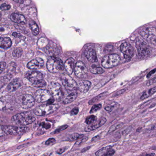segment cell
<instances>
[{
	"instance_id": "obj_1",
	"label": "cell",
	"mask_w": 156,
	"mask_h": 156,
	"mask_svg": "<svg viewBox=\"0 0 156 156\" xmlns=\"http://www.w3.org/2000/svg\"><path fill=\"white\" fill-rule=\"evenodd\" d=\"M35 117L31 112H25L15 115L12 117V121L18 126H25L31 124L35 120Z\"/></svg>"
},
{
	"instance_id": "obj_2",
	"label": "cell",
	"mask_w": 156,
	"mask_h": 156,
	"mask_svg": "<svg viewBox=\"0 0 156 156\" xmlns=\"http://www.w3.org/2000/svg\"><path fill=\"white\" fill-rule=\"evenodd\" d=\"M25 76L35 87H44L46 85L43 74L40 72L37 71L28 72L26 74Z\"/></svg>"
},
{
	"instance_id": "obj_3",
	"label": "cell",
	"mask_w": 156,
	"mask_h": 156,
	"mask_svg": "<svg viewBox=\"0 0 156 156\" xmlns=\"http://www.w3.org/2000/svg\"><path fill=\"white\" fill-rule=\"evenodd\" d=\"M29 130L27 127L0 125V137L5 135H18L23 134Z\"/></svg>"
},
{
	"instance_id": "obj_4",
	"label": "cell",
	"mask_w": 156,
	"mask_h": 156,
	"mask_svg": "<svg viewBox=\"0 0 156 156\" xmlns=\"http://www.w3.org/2000/svg\"><path fill=\"white\" fill-rule=\"evenodd\" d=\"M47 67L48 71L53 73L62 72L64 68L62 60L54 56L51 57L47 61Z\"/></svg>"
},
{
	"instance_id": "obj_5",
	"label": "cell",
	"mask_w": 156,
	"mask_h": 156,
	"mask_svg": "<svg viewBox=\"0 0 156 156\" xmlns=\"http://www.w3.org/2000/svg\"><path fill=\"white\" fill-rule=\"evenodd\" d=\"M59 107V106L57 104L43 105L36 107L34 110V113L36 115H47L54 113Z\"/></svg>"
},
{
	"instance_id": "obj_6",
	"label": "cell",
	"mask_w": 156,
	"mask_h": 156,
	"mask_svg": "<svg viewBox=\"0 0 156 156\" xmlns=\"http://www.w3.org/2000/svg\"><path fill=\"white\" fill-rule=\"evenodd\" d=\"M140 34L147 41L156 45V29L154 27H146L140 31Z\"/></svg>"
},
{
	"instance_id": "obj_7",
	"label": "cell",
	"mask_w": 156,
	"mask_h": 156,
	"mask_svg": "<svg viewBox=\"0 0 156 156\" xmlns=\"http://www.w3.org/2000/svg\"><path fill=\"white\" fill-rule=\"evenodd\" d=\"M120 61V57L116 54L108 55L103 57L101 65L105 68H112L117 66Z\"/></svg>"
},
{
	"instance_id": "obj_8",
	"label": "cell",
	"mask_w": 156,
	"mask_h": 156,
	"mask_svg": "<svg viewBox=\"0 0 156 156\" xmlns=\"http://www.w3.org/2000/svg\"><path fill=\"white\" fill-rule=\"evenodd\" d=\"M61 79L63 85L67 91L69 92L76 91L78 88L76 82L70 76L64 74L61 76Z\"/></svg>"
},
{
	"instance_id": "obj_9",
	"label": "cell",
	"mask_w": 156,
	"mask_h": 156,
	"mask_svg": "<svg viewBox=\"0 0 156 156\" xmlns=\"http://www.w3.org/2000/svg\"><path fill=\"white\" fill-rule=\"evenodd\" d=\"M49 90L54 99L55 100H61L64 96L62 87L58 83L54 82L51 83L49 87Z\"/></svg>"
},
{
	"instance_id": "obj_10",
	"label": "cell",
	"mask_w": 156,
	"mask_h": 156,
	"mask_svg": "<svg viewBox=\"0 0 156 156\" xmlns=\"http://www.w3.org/2000/svg\"><path fill=\"white\" fill-rule=\"evenodd\" d=\"M120 50L124 55V58L127 62H129L134 56V52L133 47L128 43L124 42L121 44Z\"/></svg>"
},
{
	"instance_id": "obj_11",
	"label": "cell",
	"mask_w": 156,
	"mask_h": 156,
	"mask_svg": "<svg viewBox=\"0 0 156 156\" xmlns=\"http://www.w3.org/2000/svg\"><path fill=\"white\" fill-rule=\"evenodd\" d=\"M136 44L138 54L140 56L145 57L150 55L151 50L145 42L142 41H137Z\"/></svg>"
},
{
	"instance_id": "obj_12",
	"label": "cell",
	"mask_w": 156,
	"mask_h": 156,
	"mask_svg": "<svg viewBox=\"0 0 156 156\" xmlns=\"http://www.w3.org/2000/svg\"><path fill=\"white\" fill-rule=\"evenodd\" d=\"M51 98V93L49 91L45 89L37 90L34 95L35 100L38 103H43L48 101Z\"/></svg>"
},
{
	"instance_id": "obj_13",
	"label": "cell",
	"mask_w": 156,
	"mask_h": 156,
	"mask_svg": "<svg viewBox=\"0 0 156 156\" xmlns=\"http://www.w3.org/2000/svg\"><path fill=\"white\" fill-rule=\"evenodd\" d=\"M87 68L85 65L81 61H78L76 64L75 67V73L76 76L79 78L85 77L87 74Z\"/></svg>"
},
{
	"instance_id": "obj_14",
	"label": "cell",
	"mask_w": 156,
	"mask_h": 156,
	"mask_svg": "<svg viewBox=\"0 0 156 156\" xmlns=\"http://www.w3.org/2000/svg\"><path fill=\"white\" fill-rule=\"evenodd\" d=\"M106 121V119L105 118L101 117L99 119L96 120L93 123L85 127L84 129L86 132H89L92 130L95 129H96L99 127L101 126H103Z\"/></svg>"
},
{
	"instance_id": "obj_15",
	"label": "cell",
	"mask_w": 156,
	"mask_h": 156,
	"mask_svg": "<svg viewBox=\"0 0 156 156\" xmlns=\"http://www.w3.org/2000/svg\"><path fill=\"white\" fill-rule=\"evenodd\" d=\"M35 104V98L32 95L25 94L23 96L22 99V107L23 108L27 109L30 108Z\"/></svg>"
},
{
	"instance_id": "obj_16",
	"label": "cell",
	"mask_w": 156,
	"mask_h": 156,
	"mask_svg": "<svg viewBox=\"0 0 156 156\" xmlns=\"http://www.w3.org/2000/svg\"><path fill=\"white\" fill-rule=\"evenodd\" d=\"M43 60L40 58H36L30 61L27 64V67L30 70H36L42 68L44 65Z\"/></svg>"
},
{
	"instance_id": "obj_17",
	"label": "cell",
	"mask_w": 156,
	"mask_h": 156,
	"mask_svg": "<svg viewBox=\"0 0 156 156\" xmlns=\"http://www.w3.org/2000/svg\"><path fill=\"white\" fill-rule=\"evenodd\" d=\"M85 55L90 62H95L97 61L95 51L92 48H88L85 51Z\"/></svg>"
},
{
	"instance_id": "obj_18",
	"label": "cell",
	"mask_w": 156,
	"mask_h": 156,
	"mask_svg": "<svg viewBox=\"0 0 156 156\" xmlns=\"http://www.w3.org/2000/svg\"><path fill=\"white\" fill-rule=\"evenodd\" d=\"M10 19L12 21L18 24H25L26 23V20L25 17L19 13H12L10 16Z\"/></svg>"
},
{
	"instance_id": "obj_19",
	"label": "cell",
	"mask_w": 156,
	"mask_h": 156,
	"mask_svg": "<svg viewBox=\"0 0 156 156\" xmlns=\"http://www.w3.org/2000/svg\"><path fill=\"white\" fill-rule=\"evenodd\" d=\"M68 93L66 95L63 100V104H68L75 101L77 97V93L76 91H68Z\"/></svg>"
},
{
	"instance_id": "obj_20",
	"label": "cell",
	"mask_w": 156,
	"mask_h": 156,
	"mask_svg": "<svg viewBox=\"0 0 156 156\" xmlns=\"http://www.w3.org/2000/svg\"><path fill=\"white\" fill-rule=\"evenodd\" d=\"M74 63H75V60L72 58H68L65 62L64 67L66 72L69 74H71L74 71V66H75Z\"/></svg>"
},
{
	"instance_id": "obj_21",
	"label": "cell",
	"mask_w": 156,
	"mask_h": 156,
	"mask_svg": "<svg viewBox=\"0 0 156 156\" xmlns=\"http://www.w3.org/2000/svg\"><path fill=\"white\" fill-rule=\"evenodd\" d=\"M21 86V83L18 79L13 80L7 86V88L8 91L11 92L16 91Z\"/></svg>"
},
{
	"instance_id": "obj_22",
	"label": "cell",
	"mask_w": 156,
	"mask_h": 156,
	"mask_svg": "<svg viewBox=\"0 0 156 156\" xmlns=\"http://www.w3.org/2000/svg\"><path fill=\"white\" fill-rule=\"evenodd\" d=\"M91 84V83L89 81L83 80L79 83V84L78 86L81 92L86 93L90 88Z\"/></svg>"
},
{
	"instance_id": "obj_23",
	"label": "cell",
	"mask_w": 156,
	"mask_h": 156,
	"mask_svg": "<svg viewBox=\"0 0 156 156\" xmlns=\"http://www.w3.org/2000/svg\"><path fill=\"white\" fill-rule=\"evenodd\" d=\"M12 42L8 37H0V47L3 49H8L12 46Z\"/></svg>"
},
{
	"instance_id": "obj_24",
	"label": "cell",
	"mask_w": 156,
	"mask_h": 156,
	"mask_svg": "<svg viewBox=\"0 0 156 156\" xmlns=\"http://www.w3.org/2000/svg\"><path fill=\"white\" fill-rule=\"evenodd\" d=\"M119 104L116 102H113L105 107V110L109 113H113L119 107Z\"/></svg>"
},
{
	"instance_id": "obj_25",
	"label": "cell",
	"mask_w": 156,
	"mask_h": 156,
	"mask_svg": "<svg viewBox=\"0 0 156 156\" xmlns=\"http://www.w3.org/2000/svg\"><path fill=\"white\" fill-rule=\"evenodd\" d=\"M156 92V87H152L151 89H149L147 91H145L143 93V94L140 97V99L141 100H144L146 98H148L149 97L155 94Z\"/></svg>"
},
{
	"instance_id": "obj_26",
	"label": "cell",
	"mask_w": 156,
	"mask_h": 156,
	"mask_svg": "<svg viewBox=\"0 0 156 156\" xmlns=\"http://www.w3.org/2000/svg\"><path fill=\"white\" fill-rule=\"evenodd\" d=\"M107 95V93L106 92L102 93V94L99 95H98L96 97L94 98L91 99V100L88 102V104H89V105H93V104H95V103H96V102H99V101L105 98L106 96Z\"/></svg>"
},
{
	"instance_id": "obj_27",
	"label": "cell",
	"mask_w": 156,
	"mask_h": 156,
	"mask_svg": "<svg viewBox=\"0 0 156 156\" xmlns=\"http://www.w3.org/2000/svg\"><path fill=\"white\" fill-rule=\"evenodd\" d=\"M29 26L33 35H37L39 34V30L36 23L35 22L32 21L29 23Z\"/></svg>"
},
{
	"instance_id": "obj_28",
	"label": "cell",
	"mask_w": 156,
	"mask_h": 156,
	"mask_svg": "<svg viewBox=\"0 0 156 156\" xmlns=\"http://www.w3.org/2000/svg\"><path fill=\"white\" fill-rule=\"evenodd\" d=\"M90 71L91 73L95 74H101L104 73V70L99 66H92L90 67Z\"/></svg>"
},
{
	"instance_id": "obj_29",
	"label": "cell",
	"mask_w": 156,
	"mask_h": 156,
	"mask_svg": "<svg viewBox=\"0 0 156 156\" xmlns=\"http://www.w3.org/2000/svg\"><path fill=\"white\" fill-rule=\"evenodd\" d=\"M110 147H105L99 150L96 151L95 153V155L96 156H105L108 150L110 148Z\"/></svg>"
},
{
	"instance_id": "obj_30",
	"label": "cell",
	"mask_w": 156,
	"mask_h": 156,
	"mask_svg": "<svg viewBox=\"0 0 156 156\" xmlns=\"http://www.w3.org/2000/svg\"><path fill=\"white\" fill-rule=\"evenodd\" d=\"M23 50L21 48H16L12 52V55L15 58H19L22 55Z\"/></svg>"
},
{
	"instance_id": "obj_31",
	"label": "cell",
	"mask_w": 156,
	"mask_h": 156,
	"mask_svg": "<svg viewBox=\"0 0 156 156\" xmlns=\"http://www.w3.org/2000/svg\"><path fill=\"white\" fill-rule=\"evenodd\" d=\"M84 136V135H80L79 134H77V133H75V134H72L70 137H69V140H77L81 138Z\"/></svg>"
},
{
	"instance_id": "obj_32",
	"label": "cell",
	"mask_w": 156,
	"mask_h": 156,
	"mask_svg": "<svg viewBox=\"0 0 156 156\" xmlns=\"http://www.w3.org/2000/svg\"><path fill=\"white\" fill-rule=\"evenodd\" d=\"M96 119V117L95 116V115H90L85 120V122L87 125H89L95 121Z\"/></svg>"
},
{
	"instance_id": "obj_33",
	"label": "cell",
	"mask_w": 156,
	"mask_h": 156,
	"mask_svg": "<svg viewBox=\"0 0 156 156\" xmlns=\"http://www.w3.org/2000/svg\"><path fill=\"white\" fill-rule=\"evenodd\" d=\"M102 107V106L100 104H98V105H94L93 106L92 108H91V109H90V113H94L96 111H98Z\"/></svg>"
},
{
	"instance_id": "obj_34",
	"label": "cell",
	"mask_w": 156,
	"mask_h": 156,
	"mask_svg": "<svg viewBox=\"0 0 156 156\" xmlns=\"http://www.w3.org/2000/svg\"><path fill=\"white\" fill-rule=\"evenodd\" d=\"M122 126H123V124H122V123H119V124H117L114 125V126H112L110 128L109 130V132H113L114 130L119 128L120 127Z\"/></svg>"
},
{
	"instance_id": "obj_35",
	"label": "cell",
	"mask_w": 156,
	"mask_h": 156,
	"mask_svg": "<svg viewBox=\"0 0 156 156\" xmlns=\"http://www.w3.org/2000/svg\"><path fill=\"white\" fill-rule=\"evenodd\" d=\"M11 7L10 5H8L6 3H3L0 7V9L2 11L8 10L10 9Z\"/></svg>"
},
{
	"instance_id": "obj_36",
	"label": "cell",
	"mask_w": 156,
	"mask_h": 156,
	"mask_svg": "<svg viewBox=\"0 0 156 156\" xmlns=\"http://www.w3.org/2000/svg\"><path fill=\"white\" fill-rule=\"evenodd\" d=\"M68 127V126H66V125L59 127L57 129L55 130L54 133V134H57V133H59V132H61V131H63V130H64L66 129Z\"/></svg>"
},
{
	"instance_id": "obj_37",
	"label": "cell",
	"mask_w": 156,
	"mask_h": 156,
	"mask_svg": "<svg viewBox=\"0 0 156 156\" xmlns=\"http://www.w3.org/2000/svg\"><path fill=\"white\" fill-rule=\"evenodd\" d=\"M156 83V77H154V78L151 79V80H148V81L147 82L146 85H147V86H151V85L155 83Z\"/></svg>"
},
{
	"instance_id": "obj_38",
	"label": "cell",
	"mask_w": 156,
	"mask_h": 156,
	"mask_svg": "<svg viewBox=\"0 0 156 156\" xmlns=\"http://www.w3.org/2000/svg\"><path fill=\"white\" fill-rule=\"evenodd\" d=\"M87 140L88 138L87 137H83L78 140L76 144L80 145V144H82V143H84L85 141H86Z\"/></svg>"
},
{
	"instance_id": "obj_39",
	"label": "cell",
	"mask_w": 156,
	"mask_h": 156,
	"mask_svg": "<svg viewBox=\"0 0 156 156\" xmlns=\"http://www.w3.org/2000/svg\"><path fill=\"white\" fill-rule=\"evenodd\" d=\"M55 142V139L53 138H51L46 141L45 144L46 145H50L54 143Z\"/></svg>"
},
{
	"instance_id": "obj_40",
	"label": "cell",
	"mask_w": 156,
	"mask_h": 156,
	"mask_svg": "<svg viewBox=\"0 0 156 156\" xmlns=\"http://www.w3.org/2000/svg\"><path fill=\"white\" fill-rule=\"evenodd\" d=\"M6 66V63L5 62H0V74L4 70Z\"/></svg>"
},
{
	"instance_id": "obj_41",
	"label": "cell",
	"mask_w": 156,
	"mask_h": 156,
	"mask_svg": "<svg viewBox=\"0 0 156 156\" xmlns=\"http://www.w3.org/2000/svg\"><path fill=\"white\" fill-rule=\"evenodd\" d=\"M7 27H0V34H4L3 33H7Z\"/></svg>"
},
{
	"instance_id": "obj_42",
	"label": "cell",
	"mask_w": 156,
	"mask_h": 156,
	"mask_svg": "<svg viewBox=\"0 0 156 156\" xmlns=\"http://www.w3.org/2000/svg\"><path fill=\"white\" fill-rule=\"evenodd\" d=\"M114 153H115V151L113 149L110 148L108 150L107 152H106L105 156H112V155H114Z\"/></svg>"
},
{
	"instance_id": "obj_43",
	"label": "cell",
	"mask_w": 156,
	"mask_h": 156,
	"mask_svg": "<svg viewBox=\"0 0 156 156\" xmlns=\"http://www.w3.org/2000/svg\"><path fill=\"white\" fill-rule=\"evenodd\" d=\"M43 127L45 129H48L50 128V127H51V125H50L49 123H45V122H43L41 124Z\"/></svg>"
},
{
	"instance_id": "obj_44",
	"label": "cell",
	"mask_w": 156,
	"mask_h": 156,
	"mask_svg": "<svg viewBox=\"0 0 156 156\" xmlns=\"http://www.w3.org/2000/svg\"><path fill=\"white\" fill-rule=\"evenodd\" d=\"M156 73V68H155V69H153V70L151 71L148 73L147 74V78H149L151 76H152V75L154 74V73Z\"/></svg>"
},
{
	"instance_id": "obj_45",
	"label": "cell",
	"mask_w": 156,
	"mask_h": 156,
	"mask_svg": "<svg viewBox=\"0 0 156 156\" xmlns=\"http://www.w3.org/2000/svg\"><path fill=\"white\" fill-rule=\"evenodd\" d=\"M78 108H73L72 109V111H71V115H76L78 113Z\"/></svg>"
},
{
	"instance_id": "obj_46",
	"label": "cell",
	"mask_w": 156,
	"mask_h": 156,
	"mask_svg": "<svg viewBox=\"0 0 156 156\" xmlns=\"http://www.w3.org/2000/svg\"><path fill=\"white\" fill-rule=\"evenodd\" d=\"M66 148H62L59 149L57 151V153H58V154H62V153L64 152Z\"/></svg>"
},
{
	"instance_id": "obj_47",
	"label": "cell",
	"mask_w": 156,
	"mask_h": 156,
	"mask_svg": "<svg viewBox=\"0 0 156 156\" xmlns=\"http://www.w3.org/2000/svg\"><path fill=\"white\" fill-rule=\"evenodd\" d=\"M12 36H14L16 38H20V36H22V35H20L19 34H17L16 32H14L12 33Z\"/></svg>"
},
{
	"instance_id": "obj_48",
	"label": "cell",
	"mask_w": 156,
	"mask_h": 156,
	"mask_svg": "<svg viewBox=\"0 0 156 156\" xmlns=\"http://www.w3.org/2000/svg\"><path fill=\"white\" fill-rule=\"evenodd\" d=\"M16 3H19V4H23V3L24 0H13Z\"/></svg>"
},
{
	"instance_id": "obj_49",
	"label": "cell",
	"mask_w": 156,
	"mask_h": 156,
	"mask_svg": "<svg viewBox=\"0 0 156 156\" xmlns=\"http://www.w3.org/2000/svg\"><path fill=\"white\" fill-rule=\"evenodd\" d=\"M106 49H107V51H108L109 49V51H111L112 49H113V47L111 45H107L106 47Z\"/></svg>"
},
{
	"instance_id": "obj_50",
	"label": "cell",
	"mask_w": 156,
	"mask_h": 156,
	"mask_svg": "<svg viewBox=\"0 0 156 156\" xmlns=\"http://www.w3.org/2000/svg\"><path fill=\"white\" fill-rule=\"evenodd\" d=\"M125 90L124 89H123V90H120V91H119L116 94V95H119L120 94H123L124 92H125Z\"/></svg>"
},
{
	"instance_id": "obj_51",
	"label": "cell",
	"mask_w": 156,
	"mask_h": 156,
	"mask_svg": "<svg viewBox=\"0 0 156 156\" xmlns=\"http://www.w3.org/2000/svg\"><path fill=\"white\" fill-rule=\"evenodd\" d=\"M54 102V99H52V98H50L49 100H48V102H47V104H53V103Z\"/></svg>"
},
{
	"instance_id": "obj_52",
	"label": "cell",
	"mask_w": 156,
	"mask_h": 156,
	"mask_svg": "<svg viewBox=\"0 0 156 156\" xmlns=\"http://www.w3.org/2000/svg\"><path fill=\"white\" fill-rule=\"evenodd\" d=\"M146 155H147V156H154V155H155V153H150V154H146Z\"/></svg>"
},
{
	"instance_id": "obj_53",
	"label": "cell",
	"mask_w": 156,
	"mask_h": 156,
	"mask_svg": "<svg viewBox=\"0 0 156 156\" xmlns=\"http://www.w3.org/2000/svg\"><path fill=\"white\" fill-rule=\"evenodd\" d=\"M1 14L0 13V21H1Z\"/></svg>"
},
{
	"instance_id": "obj_54",
	"label": "cell",
	"mask_w": 156,
	"mask_h": 156,
	"mask_svg": "<svg viewBox=\"0 0 156 156\" xmlns=\"http://www.w3.org/2000/svg\"><path fill=\"white\" fill-rule=\"evenodd\" d=\"M3 1H4V0H0V2H1Z\"/></svg>"
}]
</instances>
